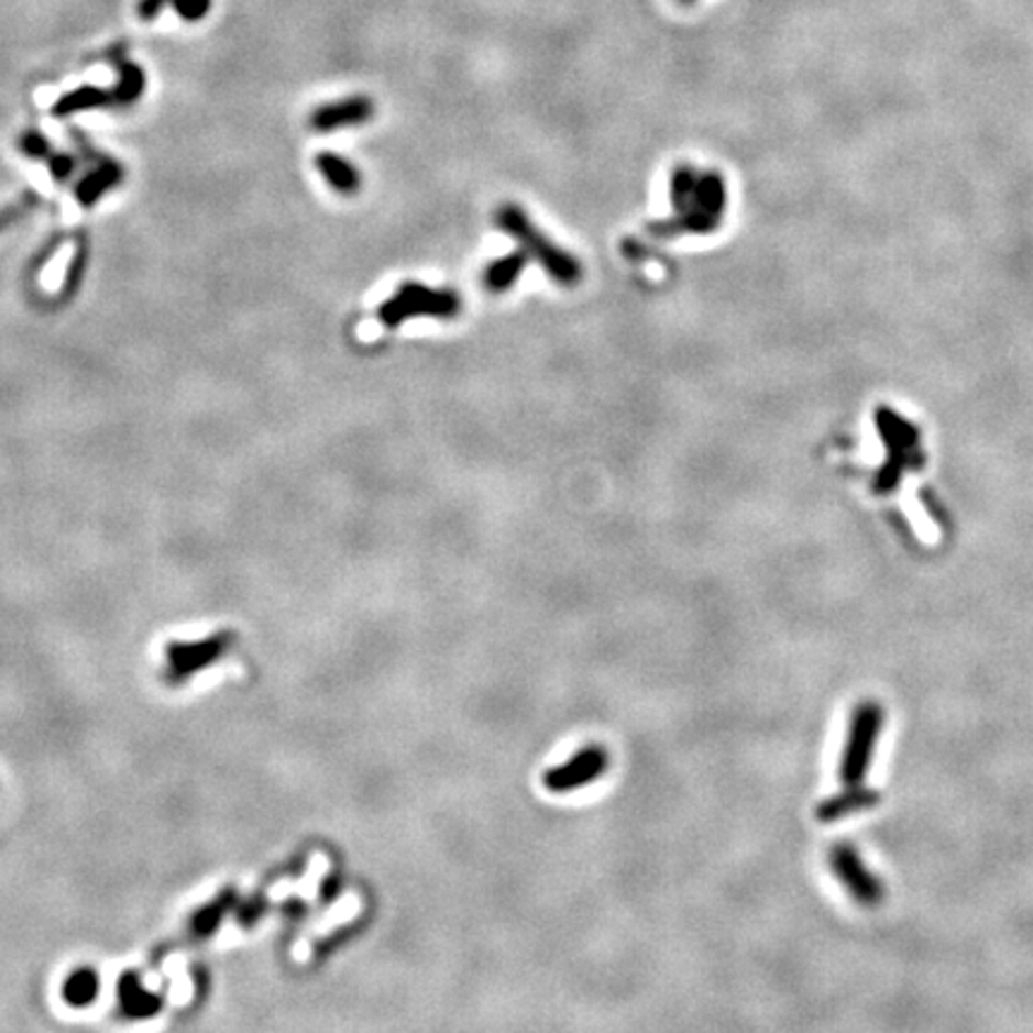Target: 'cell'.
<instances>
[{
	"instance_id": "18",
	"label": "cell",
	"mask_w": 1033,
	"mask_h": 1033,
	"mask_svg": "<svg viewBox=\"0 0 1033 1033\" xmlns=\"http://www.w3.org/2000/svg\"><path fill=\"white\" fill-rule=\"evenodd\" d=\"M87 256H89V246H87V240L81 238V242H79V246H77V254L73 256V264H70V268H67V275H65V285H63L61 301L73 299L75 293L79 290L81 275H85V266H87Z\"/></svg>"
},
{
	"instance_id": "20",
	"label": "cell",
	"mask_w": 1033,
	"mask_h": 1033,
	"mask_svg": "<svg viewBox=\"0 0 1033 1033\" xmlns=\"http://www.w3.org/2000/svg\"><path fill=\"white\" fill-rule=\"evenodd\" d=\"M168 6H173L183 20L199 22L211 12L213 0H168Z\"/></svg>"
},
{
	"instance_id": "17",
	"label": "cell",
	"mask_w": 1033,
	"mask_h": 1033,
	"mask_svg": "<svg viewBox=\"0 0 1033 1033\" xmlns=\"http://www.w3.org/2000/svg\"><path fill=\"white\" fill-rule=\"evenodd\" d=\"M216 656H218V644L216 641L201 644V646H180V649H175V653H171L175 668L183 670V672L195 670L201 663H209V660H213Z\"/></svg>"
},
{
	"instance_id": "16",
	"label": "cell",
	"mask_w": 1033,
	"mask_h": 1033,
	"mask_svg": "<svg viewBox=\"0 0 1033 1033\" xmlns=\"http://www.w3.org/2000/svg\"><path fill=\"white\" fill-rule=\"evenodd\" d=\"M41 204V197L34 189H24L18 199H12L0 209V232H6L10 226L20 223L22 218L30 216L36 206Z\"/></svg>"
},
{
	"instance_id": "6",
	"label": "cell",
	"mask_w": 1033,
	"mask_h": 1033,
	"mask_svg": "<svg viewBox=\"0 0 1033 1033\" xmlns=\"http://www.w3.org/2000/svg\"><path fill=\"white\" fill-rule=\"evenodd\" d=\"M611 768V756L598 744L576 751L568 761L543 773V788L553 794H570L601 780Z\"/></svg>"
},
{
	"instance_id": "7",
	"label": "cell",
	"mask_w": 1033,
	"mask_h": 1033,
	"mask_svg": "<svg viewBox=\"0 0 1033 1033\" xmlns=\"http://www.w3.org/2000/svg\"><path fill=\"white\" fill-rule=\"evenodd\" d=\"M73 142H75V149L79 151L81 156H85V161L89 163V171L79 177V180L75 183V197L81 206H94L96 201H99L106 191L110 187H118L122 183V177H125V171H122V165L113 158H108L103 156L101 151H96L89 140L81 132L73 130Z\"/></svg>"
},
{
	"instance_id": "21",
	"label": "cell",
	"mask_w": 1033,
	"mask_h": 1033,
	"mask_svg": "<svg viewBox=\"0 0 1033 1033\" xmlns=\"http://www.w3.org/2000/svg\"><path fill=\"white\" fill-rule=\"evenodd\" d=\"M680 3H684V6H692V3H696V0H680Z\"/></svg>"
},
{
	"instance_id": "15",
	"label": "cell",
	"mask_w": 1033,
	"mask_h": 1033,
	"mask_svg": "<svg viewBox=\"0 0 1033 1033\" xmlns=\"http://www.w3.org/2000/svg\"><path fill=\"white\" fill-rule=\"evenodd\" d=\"M96 993H99V976H96L91 969L75 971L65 983V1000L70 1004H77V1008H85V1004H89L96 998Z\"/></svg>"
},
{
	"instance_id": "5",
	"label": "cell",
	"mask_w": 1033,
	"mask_h": 1033,
	"mask_svg": "<svg viewBox=\"0 0 1033 1033\" xmlns=\"http://www.w3.org/2000/svg\"><path fill=\"white\" fill-rule=\"evenodd\" d=\"M878 431L886 438L888 462L876 474L873 488L878 493H890L898 488L906 466H916V433L904 419L894 417L890 409H878Z\"/></svg>"
},
{
	"instance_id": "1",
	"label": "cell",
	"mask_w": 1033,
	"mask_h": 1033,
	"mask_svg": "<svg viewBox=\"0 0 1033 1033\" xmlns=\"http://www.w3.org/2000/svg\"><path fill=\"white\" fill-rule=\"evenodd\" d=\"M727 183L721 171H704L692 163L674 165L670 173L672 218L651 226L656 238L713 235L727 213Z\"/></svg>"
},
{
	"instance_id": "13",
	"label": "cell",
	"mask_w": 1033,
	"mask_h": 1033,
	"mask_svg": "<svg viewBox=\"0 0 1033 1033\" xmlns=\"http://www.w3.org/2000/svg\"><path fill=\"white\" fill-rule=\"evenodd\" d=\"M527 264H529V254L525 250H517L513 254H505L501 259L491 261V264L484 271L486 290L493 293V295L507 293L509 287H513L521 278V273H525Z\"/></svg>"
},
{
	"instance_id": "8",
	"label": "cell",
	"mask_w": 1033,
	"mask_h": 1033,
	"mask_svg": "<svg viewBox=\"0 0 1033 1033\" xmlns=\"http://www.w3.org/2000/svg\"><path fill=\"white\" fill-rule=\"evenodd\" d=\"M831 866L854 900L864 906H876L883 902V883L866 869L859 854L849 845H835L831 849Z\"/></svg>"
},
{
	"instance_id": "2",
	"label": "cell",
	"mask_w": 1033,
	"mask_h": 1033,
	"mask_svg": "<svg viewBox=\"0 0 1033 1033\" xmlns=\"http://www.w3.org/2000/svg\"><path fill=\"white\" fill-rule=\"evenodd\" d=\"M495 226H498L507 238H513L521 250L529 254V259L539 261V266L546 271L550 281L560 283L562 287L580 285L584 278L582 261L574 254L564 252L560 244L543 235V230L534 223L527 211L517 204H503L495 209Z\"/></svg>"
},
{
	"instance_id": "3",
	"label": "cell",
	"mask_w": 1033,
	"mask_h": 1033,
	"mask_svg": "<svg viewBox=\"0 0 1033 1033\" xmlns=\"http://www.w3.org/2000/svg\"><path fill=\"white\" fill-rule=\"evenodd\" d=\"M462 311V297L450 290V287H440L433 290L429 285L421 283H403L395 290V295L383 301L378 309V319L383 326L397 328L409 319H454Z\"/></svg>"
},
{
	"instance_id": "14",
	"label": "cell",
	"mask_w": 1033,
	"mask_h": 1033,
	"mask_svg": "<svg viewBox=\"0 0 1033 1033\" xmlns=\"http://www.w3.org/2000/svg\"><path fill=\"white\" fill-rule=\"evenodd\" d=\"M120 996H122V1008H125V1012L132 1016H149L161 1008V1000L154 993L144 990L140 979H134L132 974H128L125 979H122Z\"/></svg>"
},
{
	"instance_id": "4",
	"label": "cell",
	"mask_w": 1033,
	"mask_h": 1033,
	"mask_svg": "<svg viewBox=\"0 0 1033 1033\" xmlns=\"http://www.w3.org/2000/svg\"><path fill=\"white\" fill-rule=\"evenodd\" d=\"M883 723L886 711L883 706L876 704V701H861V704L854 708L845 754L843 761H839V780H843L847 788H851V784H864L866 776H869L876 741L880 737V729H883Z\"/></svg>"
},
{
	"instance_id": "12",
	"label": "cell",
	"mask_w": 1033,
	"mask_h": 1033,
	"mask_svg": "<svg viewBox=\"0 0 1033 1033\" xmlns=\"http://www.w3.org/2000/svg\"><path fill=\"white\" fill-rule=\"evenodd\" d=\"M316 168H319V173L326 177L328 185L333 187L338 195L354 197L362 187L360 171H356L348 158L333 154V151H321V154L316 156Z\"/></svg>"
},
{
	"instance_id": "10",
	"label": "cell",
	"mask_w": 1033,
	"mask_h": 1033,
	"mask_svg": "<svg viewBox=\"0 0 1033 1033\" xmlns=\"http://www.w3.org/2000/svg\"><path fill=\"white\" fill-rule=\"evenodd\" d=\"M880 802V794L876 790L864 788V784H851L845 792L828 796L825 802L816 806V818L821 823H835L839 818H847L859 811L873 809Z\"/></svg>"
},
{
	"instance_id": "9",
	"label": "cell",
	"mask_w": 1033,
	"mask_h": 1033,
	"mask_svg": "<svg viewBox=\"0 0 1033 1033\" xmlns=\"http://www.w3.org/2000/svg\"><path fill=\"white\" fill-rule=\"evenodd\" d=\"M374 101L369 96L354 94L348 96V99L340 101H330L319 108H314V113L309 118V128L314 132H333L340 128H354V125H364L371 118H374Z\"/></svg>"
},
{
	"instance_id": "19",
	"label": "cell",
	"mask_w": 1033,
	"mask_h": 1033,
	"mask_svg": "<svg viewBox=\"0 0 1033 1033\" xmlns=\"http://www.w3.org/2000/svg\"><path fill=\"white\" fill-rule=\"evenodd\" d=\"M79 161L81 156H73V154H67V151H55V149H51L44 158L55 183H70Z\"/></svg>"
},
{
	"instance_id": "11",
	"label": "cell",
	"mask_w": 1033,
	"mask_h": 1033,
	"mask_svg": "<svg viewBox=\"0 0 1033 1033\" xmlns=\"http://www.w3.org/2000/svg\"><path fill=\"white\" fill-rule=\"evenodd\" d=\"M91 108H125V103H122L118 87H110V89L79 87L75 91H67L65 96H61V99L53 103L51 113L53 118H70L79 113V110H91Z\"/></svg>"
}]
</instances>
